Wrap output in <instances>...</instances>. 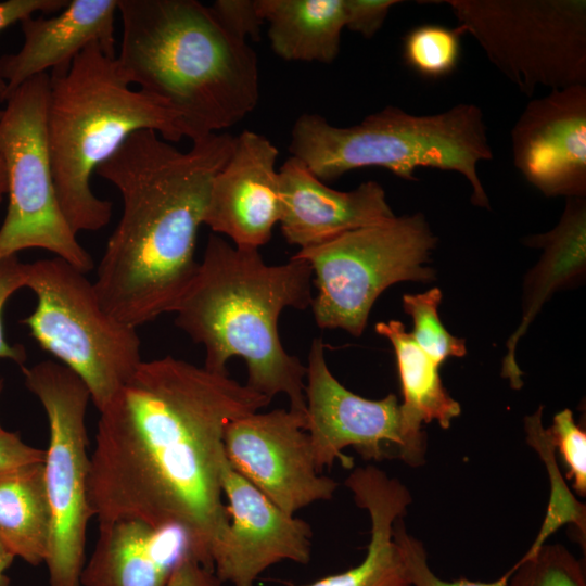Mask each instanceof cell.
<instances>
[{
  "label": "cell",
  "mask_w": 586,
  "mask_h": 586,
  "mask_svg": "<svg viewBox=\"0 0 586 586\" xmlns=\"http://www.w3.org/2000/svg\"><path fill=\"white\" fill-rule=\"evenodd\" d=\"M305 379V430L318 472L336 460L353 468V458L343 453L346 447L365 460L397 458L411 467L425 462L426 436L408 425L396 395L371 400L343 386L328 368L320 337L311 342Z\"/></svg>",
  "instance_id": "cell-12"
},
{
  "label": "cell",
  "mask_w": 586,
  "mask_h": 586,
  "mask_svg": "<svg viewBox=\"0 0 586 586\" xmlns=\"http://www.w3.org/2000/svg\"><path fill=\"white\" fill-rule=\"evenodd\" d=\"M306 415L286 409L231 421L224 449L231 468L288 514L332 498L337 483L316 470Z\"/></svg>",
  "instance_id": "cell-13"
},
{
  "label": "cell",
  "mask_w": 586,
  "mask_h": 586,
  "mask_svg": "<svg viewBox=\"0 0 586 586\" xmlns=\"http://www.w3.org/2000/svg\"><path fill=\"white\" fill-rule=\"evenodd\" d=\"M311 267L303 259L267 265L257 249L211 234L171 313L176 326L204 347L205 369L228 374V360L241 357L247 387L269 399L285 394L290 410L306 415V366L283 348L278 320L286 307L311 305Z\"/></svg>",
  "instance_id": "cell-3"
},
{
  "label": "cell",
  "mask_w": 586,
  "mask_h": 586,
  "mask_svg": "<svg viewBox=\"0 0 586 586\" xmlns=\"http://www.w3.org/2000/svg\"><path fill=\"white\" fill-rule=\"evenodd\" d=\"M15 558L12 551L0 540V586H13L11 578L7 575V570Z\"/></svg>",
  "instance_id": "cell-37"
},
{
  "label": "cell",
  "mask_w": 586,
  "mask_h": 586,
  "mask_svg": "<svg viewBox=\"0 0 586 586\" xmlns=\"http://www.w3.org/2000/svg\"><path fill=\"white\" fill-rule=\"evenodd\" d=\"M555 448L559 449L568 468V477L573 480L577 494H586V433L574 421L570 409L555 415L548 429Z\"/></svg>",
  "instance_id": "cell-30"
},
{
  "label": "cell",
  "mask_w": 586,
  "mask_h": 586,
  "mask_svg": "<svg viewBox=\"0 0 586 586\" xmlns=\"http://www.w3.org/2000/svg\"><path fill=\"white\" fill-rule=\"evenodd\" d=\"M52 515L43 462L0 471V540L30 565L46 562Z\"/></svg>",
  "instance_id": "cell-22"
},
{
  "label": "cell",
  "mask_w": 586,
  "mask_h": 586,
  "mask_svg": "<svg viewBox=\"0 0 586 586\" xmlns=\"http://www.w3.org/2000/svg\"><path fill=\"white\" fill-rule=\"evenodd\" d=\"M221 27L234 38L247 42L260 40L265 23L256 0H216L208 5Z\"/></svg>",
  "instance_id": "cell-31"
},
{
  "label": "cell",
  "mask_w": 586,
  "mask_h": 586,
  "mask_svg": "<svg viewBox=\"0 0 586 586\" xmlns=\"http://www.w3.org/2000/svg\"><path fill=\"white\" fill-rule=\"evenodd\" d=\"M278 176L281 231L300 250L395 217L383 187L375 181L364 182L352 191H337L293 156L280 166Z\"/></svg>",
  "instance_id": "cell-17"
},
{
  "label": "cell",
  "mask_w": 586,
  "mask_h": 586,
  "mask_svg": "<svg viewBox=\"0 0 586 586\" xmlns=\"http://www.w3.org/2000/svg\"><path fill=\"white\" fill-rule=\"evenodd\" d=\"M234 141L216 132L183 152L153 130H139L98 167L123 201L93 282L114 319L137 329L173 311L198 270V231Z\"/></svg>",
  "instance_id": "cell-2"
},
{
  "label": "cell",
  "mask_w": 586,
  "mask_h": 586,
  "mask_svg": "<svg viewBox=\"0 0 586 586\" xmlns=\"http://www.w3.org/2000/svg\"><path fill=\"white\" fill-rule=\"evenodd\" d=\"M2 115V110H0V118ZM8 192V181H7V170L3 158L0 155V204L3 200V195Z\"/></svg>",
  "instance_id": "cell-38"
},
{
  "label": "cell",
  "mask_w": 586,
  "mask_h": 586,
  "mask_svg": "<svg viewBox=\"0 0 586 586\" xmlns=\"http://www.w3.org/2000/svg\"><path fill=\"white\" fill-rule=\"evenodd\" d=\"M222 494L229 501V527L213 553L214 572L232 586H254L258 576L283 560L307 564L309 524L288 514L235 472L227 460Z\"/></svg>",
  "instance_id": "cell-15"
},
{
  "label": "cell",
  "mask_w": 586,
  "mask_h": 586,
  "mask_svg": "<svg viewBox=\"0 0 586 586\" xmlns=\"http://www.w3.org/2000/svg\"><path fill=\"white\" fill-rule=\"evenodd\" d=\"M0 375V396L3 391ZM46 450L26 444L15 432L5 430L0 423V471L17 466L44 462Z\"/></svg>",
  "instance_id": "cell-34"
},
{
  "label": "cell",
  "mask_w": 586,
  "mask_h": 586,
  "mask_svg": "<svg viewBox=\"0 0 586 586\" xmlns=\"http://www.w3.org/2000/svg\"><path fill=\"white\" fill-rule=\"evenodd\" d=\"M289 150L324 183L368 166L385 168L405 180H415L419 167L456 171L470 183L472 203L489 208L477 165L492 160L493 152L475 104L460 103L430 115L390 105L347 127L305 113L292 127Z\"/></svg>",
  "instance_id": "cell-6"
},
{
  "label": "cell",
  "mask_w": 586,
  "mask_h": 586,
  "mask_svg": "<svg viewBox=\"0 0 586 586\" xmlns=\"http://www.w3.org/2000/svg\"><path fill=\"white\" fill-rule=\"evenodd\" d=\"M542 410L525 418L527 443L536 449L545 462L551 481V496L542 528L528 549V553L544 545L546 538L565 523H574L585 536V507L570 493L555 460V446L548 429L542 424Z\"/></svg>",
  "instance_id": "cell-25"
},
{
  "label": "cell",
  "mask_w": 586,
  "mask_h": 586,
  "mask_svg": "<svg viewBox=\"0 0 586 586\" xmlns=\"http://www.w3.org/2000/svg\"><path fill=\"white\" fill-rule=\"evenodd\" d=\"M165 586H222V583L214 570L189 555L176 565Z\"/></svg>",
  "instance_id": "cell-36"
},
{
  "label": "cell",
  "mask_w": 586,
  "mask_h": 586,
  "mask_svg": "<svg viewBox=\"0 0 586 586\" xmlns=\"http://www.w3.org/2000/svg\"><path fill=\"white\" fill-rule=\"evenodd\" d=\"M522 93L586 85L585 0H445Z\"/></svg>",
  "instance_id": "cell-9"
},
{
  "label": "cell",
  "mask_w": 586,
  "mask_h": 586,
  "mask_svg": "<svg viewBox=\"0 0 586 586\" xmlns=\"http://www.w3.org/2000/svg\"><path fill=\"white\" fill-rule=\"evenodd\" d=\"M368 514L371 534L364 560L344 572L300 586H411L393 535L396 511L387 506H377Z\"/></svg>",
  "instance_id": "cell-24"
},
{
  "label": "cell",
  "mask_w": 586,
  "mask_h": 586,
  "mask_svg": "<svg viewBox=\"0 0 586 586\" xmlns=\"http://www.w3.org/2000/svg\"><path fill=\"white\" fill-rule=\"evenodd\" d=\"M393 535L400 549L411 586H505L512 573L510 569L498 579L487 583L466 578L444 581L430 569L423 544L407 532L403 517L395 520Z\"/></svg>",
  "instance_id": "cell-29"
},
{
  "label": "cell",
  "mask_w": 586,
  "mask_h": 586,
  "mask_svg": "<svg viewBox=\"0 0 586 586\" xmlns=\"http://www.w3.org/2000/svg\"><path fill=\"white\" fill-rule=\"evenodd\" d=\"M117 62L128 81L168 104L193 141L241 122L259 100L247 42L228 34L196 0H118Z\"/></svg>",
  "instance_id": "cell-4"
},
{
  "label": "cell",
  "mask_w": 586,
  "mask_h": 586,
  "mask_svg": "<svg viewBox=\"0 0 586 586\" xmlns=\"http://www.w3.org/2000/svg\"><path fill=\"white\" fill-rule=\"evenodd\" d=\"M270 400L169 355L142 360L99 411L88 477L99 527L124 519L177 526L214 570L230 520L221 489L225 430Z\"/></svg>",
  "instance_id": "cell-1"
},
{
  "label": "cell",
  "mask_w": 586,
  "mask_h": 586,
  "mask_svg": "<svg viewBox=\"0 0 586 586\" xmlns=\"http://www.w3.org/2000/svg\"><path fill=\"white\" fill-rule=\"evenodd\" d=\"M8 86L5 81L0 77V101H5Z\"/></svg>",
  "instance_id": "cell-39"
},
{
  "label": "cell",
  "mask_w": 586,
  "mask_h": 586,
  "mask_svg": "<svg viewBox=\"0 0 586 586\" xmlns=\"http://www.w3.org/2000/svg\"><path fill=\"white\" fill-rule=\"evenodd\" d=\"M25 264L18 260L17 255L0 260V358L10 359L21 367L26 361V349L21 344L11 345L7 342L3 332L2 314L10 296L18 289L25 288Z\"/></svg>",
  "instance_id": "cell-32"
},
{
  "label": "cell",
  "mask_w": 586,
  "mask_h": 586,
  "mask_svg": "<svg viewBox=\"0 0 586 586\" xmlns=\"http://www.w3.org/2000/svg\"><path fill=\"white\" fill-rule=\"evenodd\" d=\"M460 26L448 28L436 24H424L410 29L403 41L406 64L417 74L437 79L451 74L461 53Z\"/></svg>",
  "instance_id": "cell-26"
},
{
  "label": "cell",
  "mask_w": 586,
  "mask_h": 586,
  "mask_svg": "<svg viewBox=\"0 0 586 586\" xmlns=\"http://www.w3.org/2000/svg\"><path fill=\"white\" fill-rule=\"evenodd\" d=\"M25 272L37 305L22 323L85 382L100 411L142 361L136 328L109 315L86 273L66 260H36L25 264Z\"/></svg>",
  "instance_id": "cell-7"
},
{
  "label": "cell",
  "mask_w": 586,
  "mask_h": 586,
  "mask_svg": "<svg viewBox=\"0 0 586 586\" xmlns=\"http://www.w3.org/2000/svg\"><path fill=\"white\" fill-rule=\"evenodd\" d=\"M168 142L184 138L180 116L165 102L135 90L116 56L88 44L68 66L50 75L46 136L56 198L72 230L98 231L111 220L112 202L98 198L92 174L136 131Z\"/></svg>",
  "instance_id": "cell-5"
},
{
  "label": "cell",
  "mask_w": 586,
  "mask_h": 586,
  "mask_svg": "<svg viewBox=\"0 0 586 586\" xmlns=\"http://www.w3.org/2000/svg\"><path fill=\"white\" fill-rule=\"evenodd\" d=\"M117 3L118 0H69L54 16H30L21 22L22 48L0 56V77L8 86L7 97L49 68L68 66L92 42H99L107 55L116 56Z\"/></svg>",
  "instance_id": "cell-18"
},
{
  "label": "cell",
  "mask_w": 586,
  "mask_h": 586,
  "mask_svg": "<svg viewBox=\"0 0 586 586\" xmlns=\"http://www.w3.org/2000/svg\"><path fill=\"white\" fill-rule=\"evenodd\" d=\"M436 237L421 213L344 232L320 245L302 249L293 257L309 264L317 290L311 302L317 324L364 332L379 295L402 281H429L424 266Z\"/></svg>",
  "instance_id": "cell-8"
},
{
  "label": "cell",
  "mask_w": 586,
  "mask_h": 586,
  "mask_svg": "<svg viewBox=\"0 0 586 586\" xmlns=\"http://www.w3.org/2000/svg\"><path fill=\"white\" fill-rule=\"evenodd\" d=\"M505 586H586L585 565L560 544L526 552Z\"/></svg>",
  "instance_id": "cell-27"
},
{
  "label": "cell",
  "mask_w": 586,
  "mask_h": 586,
  "mask_svg": "<svg viewBox=\"0 0 586 586\" xmlns=\"http://www.w3.org/2000/svg\"><path fill=\"white\" fill-rule=\"evenodd\" d=\"M26 387L41 403L49 425L43 462L52 526L46 565L49 586H80L87 525L90 457L86 412L91 399L85 382L64 365L43 360L22 366Z\"/></svg>",
  "instance_id": "cell-11"
},
{
  "label": "cell",
  "mask_w": 586,
  "mask_h": 586,
  "mask_svg": "<svg viewBox=\"0 0 586 586\" xmlns=\"http://www.w3.org/2000/svg\"><path fill=\"white\" fill-rule=\"evenodd\" d=\"M397 0H343L345 28L372 38L383 26Z\"/></svg>",
  "instance_id": "cell-33"
},
{
  "label": "cell",
  "mask_w": 586,
  "mask_h": 586,
  "mask_svg": "<svg viewBox=\"0 0 586 586\" xmlns=\"http://www.w3.org/2000/svg\"><path fill=\"white\" fill-rule=\"evenodd\" d=\"M189 555L194 556L190 542L177 526L118 520L99 527L80 586H165L176 565Z\"/></svg>",
  "instance_id": "cell-19"
},
{
  "label": "cell",
  "mask_w": 586,
  "mask_h": 586,
  "mask_svg": "<svg viewBox=\"0 0 586 586\" xmlns=\"http://www.w3.org/2000/svg\"><path fill=\"white\" fill-rule=\"evenodd\" d=\"M271 50L285 61L331 64L345 28L343 0H256Z\"/></svg>",
  "instance_id": "cell-21"
},
{
  "label": "cell",
  "mask_w": 586,
  "mask_h": 586,
  "mask_svg": "<svg viewBox=\"0 0 586 586\" xmlns=\"http://www.w3.org/2000/svg\"><path fill=\"white\" fill-rule=\"evenodd\" d=\"M513 165L545 196L585 198L586 85L531 100L511 130Z\"/></svg>",
  "instance_id": "cell-14"
},
{
  "label": "cell",
  "mask_w": 586,
  "mask_h": 586,
  "mask_svg": "<svg viewBox=\"0 0 586 586\" xmlns=\"http://www.w3.org/2000/svg\"><path fill=\"white\" fill-rule=\"evenodd\" d=\"M69 0H7L0 2V31L16 22L41 12L58 13L63 10Z\"/></svg>",
  "instance_id": "cell-35"
},
{
  "label": "cell",
  "mask_w": 586,
  "mask_h": 586,
  "mask_svg": "<svg viewBox=\"0 0 586 586\" xmlns=\"http://www.w3.org/2000/svg\"><path fill=\"white\" fill-rule=\"evenodd\" d=\"M441 301L438 288L403 296L404 310L413 321L411 336L438 366L448 357H461L467 352L464 340L450 334L442 323L437 313Z\"/></svg>",
  "instance_id": "cell-28"
},
{
  "label": "cell",
  "mask_w": 586,
  "mask_h": 586,
  "mask_svg": "<svg viewBox=\"0 0 586 586\" xmlns=\"http://www.w3.org/2000/svg\"><path fill=\"white\" fill-rule=\"evenodd\" d=\"M375 331L394 347L404 398L400 407L408 425L422 432V423L435 420L448 429L461 407L443 386L440 366L417 345L403 322H378Z\"/></svg>",
  "instance_id": "cell-23"
},
{
  "label": "cell",
  "mask_w": 586,
  "mask_h": 586,
  "mask_svg": "<svg viewBox=\"0 0 586 586\" xmlns=\"http://www.w3.org/2000/svg\"><path fill=\"white\" fill-rule=\"evenodd\" d=\"M279 150L265 136L243 130L213 179L203 224L235 246L259 249L280 219Z\"/></svg>",
  "instance_id": "cell-16"
},
{
  "label": "cell",
  "mask_w": 586,
  "mask_h": 586,
  "mask_svg": "<svg viewBox=\"0 0 586 586\" xmlns=\"http://www.w3.org/2000/svg\"><path fill=\"white\" fill-rule=\"evenodd\" d=\"M527 245L542 247L543 255L527 275L523 289L522 319L507 342L502 375L514 388L522 386V372L515 362V347L542 306L558 289L579 277L586 265L585 198H568L557 226L548 232L530 237Z\"/></svg>",
  "instance_id": "cell-20"
},
{
  "label": "cell",
  "mask_w": 586,
  "mask_h": 586,
  "mask_svg": "<svg viewBox=\"0 0 586 586\" xmlns=\"http://www.w3.org/2000/svg\"><path fill=\"white\" fill-rule=\"evenodd\" d=\"M50 75L39 74L8 94L0 118L9 204L0 228V260L42 249L87 273L93 266L60 207L47 145Z\"/></svg>",
  "instance_id": "cell-10"
}]
</instances>
